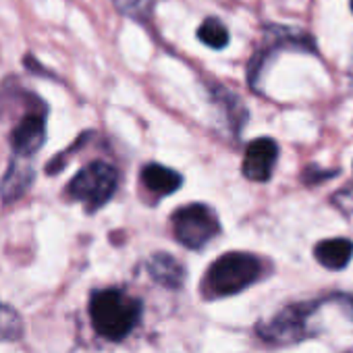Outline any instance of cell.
Instances as JSON below:
<instances>
[{
  "mask_svg": "<svg viewBox=\"0 0 353 353\" xmlns=\"http://www.w3.org/2000/svg\"><path fill=\"white\" fill-rule=\"evenodd\" d=\"M141 301L121 289L96 291L90 299L94 330L108 341H123L139 322Z\"/></svg>",
  "mask_w": 353,
  "mask_h": 353,
  "instance_id": "1",
  "label": "cell"
},
{
  "mask_svg": "<svg viewBox=\"0 0 353 353\" xmlns=\"http://www.w3.org/2000/svg\"><path fill=\"white\" fill-rule=\"evenodd\" d=\"M262 274V262L245 252H229L221 256L206 274L204 293L208 297H227L248 289Z\"/></svg>",
  "mask_w": 353,
  "mask_h": 353,
  "instance_id": "2",
  "label": "cell"
},
{
  "mask_svg": "<svg viewBox=\"0 0 353 353\" xmlns=\"http://www.w3.org/2000/svg\"><path fill=\"white\" fill-rule=\"evenodd\" d=\"M119 188V172L112 164L96 160L81 168L67 188V194L81 202L88 212H96L102 208Z\"/></svg>",
  "mask_w": 353,
  "mask_h": 353,
  "instance_id": "3",
  "label": "cell"
},
{
  "mask_svg": "<svg viewBox=\"0 0 353 353\" xmlns=\"http://www.w3.org/2000/svg\"><path fill=\"white\" fill-rule=\"evenodd\" d=\"M170 223H172V233L176 241L190 250L204 248L221 231L219 216L206 204H190V206L179 208L172 214Z\"/></svg>",
  "mask_w": 353,
  "mask_h": 353,
  "instance_id": "4",
  "label": "cell"
},
{
  "mask_svg": "<svg viewBox=\"0 0 353 353\" xmlns=\"http://www.w3.org/2000/svg\"><path fill=\"white\" fill-rule=\"evenodd\" d=\"M310 314H312V305L287 307L276 318H272L268 324H264L260 328V334L272 343H295L307 334L305 326H307Z\"/></svg>",
  "mask_w": 353,
  "mask_h": 353,
  "instance_id": "5",
  "label": "cell"
},
{
  "mask_svg": "<svg viewBox=\"0 0 353 353\" xmlns=\"http://www.w3.org/2000/svg\"><path fill=\"white\" fill-rule=\"evenodd\" d=\"M279 160V143L270 137L254 139L243 156V174L254 183H266Z\"/></svg>",
  "mask_w": 353,
  "mask_h": 353,
  "instance_id": "6",
  "label": "cell"
},
{
  "mask_svg": "<svg viewBox=\"0 0 353 353\" xmlns=\"http://www.w3.org/2000/svg\"><path fill=\"white\" fill-rule=\"evenodd\" d=\"M46 139V114L36 108L28 112L11 131V145L17 156L32 158Z\"/></svg>",
  "mask_w": 353,
  "mask_h": 353,
  "instance_id": "7",
  "label": "cell"
},
{
  "mask_svg": "<svg viewBox=\"0 0 353 353\" xmlns=\"http://www.w3.org/2000/svg\"><path fill=\"white\" fill-rule=\"evenodd\" d=\"M34 181V166L26 156H13L5 176L0 179V198L5 202L19 200Z\"/></svg>",
  "mask_w": 353,
  "mask_h": 353,
  "instance_id": "8",
  "label": "cell"
},
{
  "mask_svg": "<svg viewBox=\"0 0 353 353\" xmlns=\"http://www.w3.org/2000/svg\"><path fill=\"white\" fill-rule=\"evenodd\" d=\"M141 183L148 192L156 196H168V194H174L176 190H181L183 176L164 164L152 162V164H145L141 170Z\"/></svg>",
  "mask_w": 353,
  "mask_h": 353,
  "instance_id": "9",
  "label": "cell"
},
{
  "mask_svg": "<svg viewBox=\"0 0 353 353\" xmlns=\"http://www.w3.org/2000/svg\"><path fill=\"white\" fill-rule=\"evenodd\" d=\"M314 258L328 270H341L353 258V243L349 239H324L314 248Z\"/></svg>",
  "mask_w": 353,
  "mask_h": 353,
  "instance_id": "10",
  "label": "cell"
},
{
  "mask_svg": "<svg viewBox=\"0 0 353 353\" xmlns=\"http://www.w3.org/2000/svg\"><path fill=\"white\" fill-rule=\"evenodd\" d=\"M148 272L156 283H160L162 287H168V289L181 287L183 276H185L183 266L168 254H154L148 260Z\"/></svg>",
  "mask_w": 353,
  "mask_h": 353,
  "instance_id": "11",
  "label": "cell"
},
{
  "mask_svg": "<svg viewBox=\"0 0 353 353\" xmlns=\"http://www.w3.org/2000/svg\"><path fill=\"white\" fill-rule=\"evenodd\" d=\"M198 38L212 50H223L229 44V30L227 26L216 19V17H208L200 30H198Z\"/></svg>",
  "mask_w": 353,
  "mask_h": 353,
  "instance_id": "12",
  "label": "cell"
},
{
  "mask_svg": "<svg viewBox=\"0 0 353 353\" xmlns=\"http://www.w3.org/2000/svg\"><path fill=\"white\" fill-rule=\"evenodd\" d=\"M112 3L125 17L135 21H145L154 9V0H112Z\"/></svg>",
  "mask_w": 353,
  "mask_h": 353,
  "instance_id": "13",
  "label": "cell"
},
{
  "mask_svg": "<svg viewBox=\"0 0 353 353\" xmlns=\"http://www.w3.org/2000/svg\"><path fill=\"white\" fill-rule=\"evenodd\" d=\"M21 336V320L13 307L0 303V341H13Z\"/></svg>",
  "mask_w": 353,
  "mask_h": 353,
  "instance_id": "14",
  "label": "cell"
},
{
  "mask_svg": "<svg viewBox=\"0 0 353 353\" xmlns=\"http://www.w3.org/2000/svg\"><path fill=\"white\" fill-rule=\"evenodd\" d=\"M351 188H345L341 190L334 198H332V204H336L343 212H353V183H349Z\"/></svg>",
  "mask_w": 353,
  "mask_h": 353,
  "instance_id": "15",
  "label": "cell"
},
{
  "mask_svg": "<svg viewBox=\"0 0 353 353\" xmlns=\"http://www.w3.org/2000/svg\"><path fill=\"white\" fill-rule=\"evenodd\" d=\"M351 11H353V0H351Z\"/></svg>",
  "mask_w": 353,
  "mask_h": 353,
  "instance_id": "16",
  "label": "cell"
}]
</instances>
